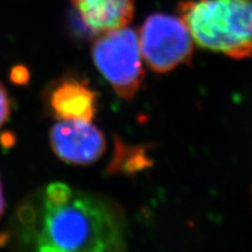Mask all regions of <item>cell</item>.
Returning a JSON list of instances; mask_svg holds the SVG:
<instances>
[{
    "label": "cell",
    "instance_id": "cell-1",
    "mask_svg": "<svg viewBox=\"0 0 252 252\" xmlns=\"http://www.w3.org/2000/svg\"><path fill=\"white\" fill-rule=\"evenodd\" d=\"M25 223L39 251L102 252L126 247L127 226L121 207L60 182L47 186Z\"/></svg>",
    "mask_w": 252,
    "mask_h": 252
},
{
    "label": "cell",
    "instance_id": "cell-2",
    "mask_svg": "<svg viewBox=\"0 0 252 252\" xmlns=\"http://www.w3.org/2000/svg\"><path fill=\"white\" fill-rule=\"evenodd\" d=\"M179 13L196 45L252 58V0H188L179 4Z\"/></svg>",
    "mask_w": 252,
    "mask_h": 252
},
{
    "label": "cell",
    "instance_id": "cell-3",
    "mask_svg": "<svg viewBox=\"0 0 252 252\" xmlns=\"http://www.w3.org/2000/svg\"><path fill=\"white\" fill-rule=\"evenodd\" d=\"M96 68L123 98H132L144 80L137 32L123 26L102 33L93 46Z\"/></svg>",
    "mask_w": 252,
    "mask_h": 252
},
{
    "label": "cell",
    "instance_id": "cell-4",
    "mask_svg": "<svg viewBox=\"0 0 252 252\" xmlns=\"http://www.w3.org/2000/svg\"><path fill=\"white\" fill-rule=\"evenodd\" d=\"M141 56L152 70L168 72L193 55L194 40L180 17L156 13L150 15L140 27Z\"/></svg>",
    "mask_w": 252,
    "mask_h": 252
},
{
    "label": "cell",
    "instance_id": "cell-5",
    "mask_svg": "<svg viewBox=\"0 0 252 252\" xmlns=\"http://www.w3.org/2000/svg\"><path fill=\"white\" fill-rule=\"evenodd\" d=\"M49 138L56 157L71 165H90L105 151V138L91 121H60Z\"/></svg>",
    "mask_w": 252,
    "mask_h": 252
},
{
    "label": "cell",
    "instance_id": "cell-6",
    "mask_svg": "<svg viewBox=\"0 0 252 252\" xmlns=\"http://www.w3.org/2000/svg\"><path fill=\"white\" fill-rule=\"evenodd\" d=\"M49 104L60 121H93L96 113V94L77 80H64L58 84Z\"/></svg>",
    "mask_w": 252,
    "mask_h": 252
},
{
    "label": "cell",
    "instance_id": "cell-7",
    "mask_svg": "<svg viewBox=\"0 0 252 252\" xmlns=\"http://www.w3.org/2000/svg\"><path fill=\"white\" fill-rule=\"evenodd\" d=\"M84 25L96 33L127 26L133 17L134 0H72Z\"/></svg>",
    "mask_w": 252,
    "mask_h": 252
},
{
    "label": "cell",
    "instance_id": "cell-8",
    "mask_svg": "<svg viewBox=\"0 0 252 252\" xmlns=\"http://www.w3.org/2000/svg\"><path fill=\"white\" fill-rule=\"evenodd\" d=\"M11 113V102L7 90L5 89L4 84L0 82V127L5 124Z\"/></svg>",
    "mask_w": 252,
    "mask_h": 252
},
{
    "label": "cell",
    "instance_id": "cell-9",
    "mask_svg": "<svg viewBox=\"0 0 252 252\" xmlns=\"http://www.w3.org/2000/svg\"><path fill=\"white\" fill-rule=\"evenodd\" d=\"M5 212V200H4V193H2V185L0 181V219L4 215Z\"/></svg>",
    "mask_w": 252,
    "mask_h": 252
}]
</instances>
